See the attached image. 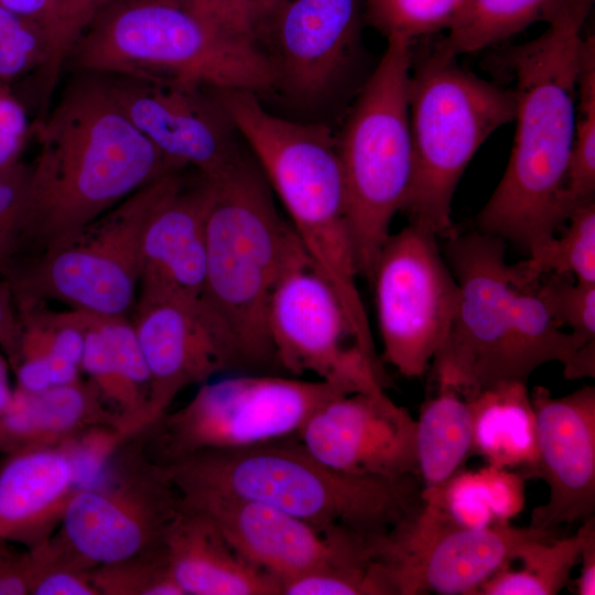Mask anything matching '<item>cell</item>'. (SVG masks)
<instances>
[{"label":"cell","instance_id":"27","mask_svg":"<svg viewBox=\"0 0 595 595\" xmlns=\"http://www.w3.org/2000/svg\"><path fill=\"white\" fill-rule=\"evenodd\" d=\"M435 388L415 420V462L422 497L441 489L472 454V415L466 397L446 383L435 382Z\"/></svg>","mask_w":595,"mask_h":595},{"label":"cell","instance_id":"31","mask_svg":"<svg viewBox=\"0 0 595 595\" xmlns=\"http://www.w3.org/2000/svg\"><path fill=\"white\" fill-rule=\"evenodd\" d=\"M566 223L562 236H553L517 263L527 278L552 273L595 283V199L577 206Z\"/></svg>","mask_w":595,"mask_h":595},{"label":"cell","instance_id":"1","mask_svg":"<svg viewBox=\"0 0 595 595\" xmlns=\"http://www.w3.org/2000/svg\"><path fill=\"white\" fill-rule=\"evenodd\" d=\"M71 75L32 125L39 152L30 164L8 279L18 268L69 245L145 184L183 170L134 128L97 74Z\"/></svg>","mask_w":595,"mask_h":595},{"label":"cell","instance_id":"4","mask_svg":"<svg viewBox=\"0 0 595 595\" xmlns=\"http://www.w3.org/2000/svg\"><path fill=\"white\" fill-rule=\"evenodd\" d=\"M206 273L201 303L228 353L231 369L278 366L268 332V310L284 270L304 253L273 203L257 161L244 153L209 177Z\"/></svg>","mask_w":595,"mask_h":595},{"label":"cell","instance_id":"44","mask_svg":"<svg viewBox=\"0 0 595 595\" xmlns=\"http://www.w3.org/2000/svg\"><path fill=\"white\" fill-rule=\"evenodd\" d=\"M9 363L0 349V411L10 402L14 388L9 382Z\"/></svg>","mask_w":595,"mask_h":595},{"label":"cell","instance_id":"15","mask_svg":"<svg viewBox=\"0 0 595 595\" xmlns=\"http://www.w3.org/2000/svg\"><path fill=\"white\" fill-rule=\"evenodd\" d=\"M268 332L277 365L289 374L312 372L346 393L385 390L381 365L360 349L337 295L305 253L274 285Z\"/></svg>","mask_w":595,"mask_h":595},{"label":"cell","instance_id":"35","mask_svg":"<svg viewBox=\"0 0 595 595\" xmlns=\"http://www.w3.org/2000/svg\"><path fill=\"white\" fill-rule=\"evenodd\" d=\"M48 50L43 26L0 4V82L12 85L36 74Z\"/></svg>","mask_w":595,"mask_h":595},{"label":"cell","instance_id":"32","mask_svg":"<svg viewBox=\"0 0 595 595\" xmlns=\"http://www.w3.org/2000/svg\"><path fill=\"white\" fill-rule=\"evenodd\" d=\"M109 0H53V26L45 65L29 79L39 112L50 107L67 58L95 15Z\"/></svg>","mask_w":595,"mask_h":595},{"label":"cell","instance_id":"17","mask_svg":"<svg viewBox=\"0 0 595 595\" xmlns=\"http://www.w3.org/2000/svg\"><path fill=\"white\" fill-rule=\"evenodd\" d=\"M208 515L251 563L282 583L335 565L372 562L371 537L342 527H323L272 506L214 490L178 493Z\"/></svg>","mask_w":595,"mask_h":595},{"label":"cell","instance_id":"41","mask_svg":"<svg viewBox=\"0 0 595 595\" xmlns=\"http://www.w3.org/2000/svg\"><path fill=\"white\" fill-rule=\"evenodd\" d=\"M10 542L0 541V595L31 594L34 562L30 550L19 553Z\"/></svg>","mask_w":595,"mask_h":595},{"label":"cell","instance_id":"5","mask_svg":"<svg viewBox=\"0 0 595 595\" xmlns=\"http://www.w3.org/2000/svg\"><path fill=\"white\" fill-rule=\"evenodd\" d=\"M215 94L283 204L311 266L337 295L358 346L378 361L357 285L336 138L325 126L268 112L253 91L215 89Z\"/></svg>","mask_w":595,"mask_h":595},{"label":"cell","instance_id":"39","mask_svg":"<svg viewBox=\"0 0 595 595\" xmlns=\"http://www.w3.org/2000/svg\"><path fill=\"white\" fill-rule=\"evenodd\" d=\"M32 125L25 104L13 86L0 82V166L21 160Z\"/></svg>","mask_w":595,"mask_h":595},{"label":"cell","instance_id":"43","mask_svg":"<svg viewBox=\"0 0 595 595\" xmlns=\"http://www.w3.org/2000/svg\"><path fill=\"white\" fill-rule=\"evenodd\" d=\"M0 4L43 26L48 34L51 45L53 0H0Z\"/></svg>","mask_w":595,"mask_h":595},{"label":"cell","instance_id":"38","mask_svg":"<svg viewBox=\"0 0 595 595\" xmlns=\"http://www.w3.org/2000/svg\"><path fill=\"white\" fill-rule=\"evenodd\" d=\"M31 166L21 160L0 166V278L8 279L24 210Z\"/></svg>","mask_w":595,"mask_h":595},{"label":"cell","instance_id":"21","mask_svg":"<svg viewBox=\"0 0 595 595\" xmlns=\"http://www.w3.org/2000/svg\"><path fill=\"white\" fill-rule=\"evenodd\" d=\"M537 422L536 477L549 486L530 527L554 531L595 512V388L554 397L542 386L530 392Z\"/></svg>","mask_w":595,"mask_h":595},{"label":"cell","instance_id":"20","mask_svg":"<svg viewBox=\"0 0 595 595\" xmlns=\"http://www.w3.org/2000/svg\"><path fill=\"white\" fill-rule=\"evenodd\" d=\"M364 0H274L256 23V44L279 85L299 97L327 88L351 57Z\"/></svg>","mask_w":595,"mask_h":595},{"label":"cell","instance_id":"25","mask_svg":"<svg viewBox=\"0 0 595 595\" xmlns=\"http://www.w3.org/2000/svg\"><path fill=\"white\" fill-rule=\"evenodd\" d=\"M100 426L123 428V420L91 380L40 392L14 388L0 411V455L58 445Z\"/></svg>","mask_w":595,"mask_h":595},{"label":"cell","instance_id":"23","mask_svg":"<svg viewBox=\"0 0 595 595\" xmlns=\"http://www.w3.org/2000/svg\"><path fill=\"white\" fill-rule=\"evenodd\" d=\"M210 191V178L197 172L156 208L142 239L140 289L201 301Z\"/></svg>","mask_w":595,"mask_h":595},{"label":"cell","instance_id":"7","mask_svg":"<svg viewBox=\"0 0 595 595\" xmlns=\"http://www.w3.org/2000/svg\"><path fill=\"white\" fill-rule=\"evenodd\" d=\"M66 67L256 94L275 86L256 44L224 31L187 0H109L74 45Z\"/></svg>","mask_w":595,"mask_h":595},{"label":"cell","instance_id":"2","mask_svg":"<svg viewBox=\"0 0 595 595\" xmlns=\"http://www.w3.org/2000/svg\"><path fill=\"white\" fill-rule=\"evenodd\" d=\"M594 0H561L538 37L501 56L512 75L516 133L506 171L476 217L477 230L528 255L566 220L563 188L575 129L583 28Z\"/></svg>","mask_w":595,"mask_h":595},{"label":"cell","instance_id":"9","mask_svg":"<svg viewBox=\"0 0 595 595\" xmlns=\"http://www.w3.org/2000/svg\"><path fill=\"white\" fill-rule=\"evenodd\" d=\"M411 45L400 37L387 39L378 65L336 138L357 269L369 283L412 181Z\"/></svg>","mask_w":595,"mask_h":595},{"label":"cell","instance_id":"28","mask_svg":"<svg viewBox=\"0 0 595 595\" xmlns=\"http://www.w3.org/2000/svg\"><path fill=\"white\" fill-rule=\"evenodd\" d=\"M577 562L576 534L562 539L555 533L534 537L518 544L475 595H556L569 583Z\"/></svg>","mask_w":595,"mask_h":595},{"label":"cell","instance_id":"45","mask_svg":"<svg viewBox=\"0 0 595 595\" xmlns=\"http://www.w3.org/2000/svg\"><path fill=\"white\" fill-rule=\"evenodd\" d=\"M273 1L274 0H255L256 10H257V19L260 14H262L266 10H268L271 7Z\"/></svg>","mask_w":595,"mask_h":595},{"label":"cell","instance_id":"40","mask_svg":"<svg viewBox=\"0 0 595 595\" xmlns=\"http://www.w3.org/2000/svg\"><path fill=\"white\" fill-rule=\"evenodd\" d=\"M187 1L224 31L256 44L257 10L255 0Z\"/></svg>","mask_w":595,"mask_h":595},{"label":"cell","instance_id":"26","mask_svg":"<svg viewBox=\"0 0 595 595\" xmlns=\"http://www.w3.org/2000/svg\"><path fill=\"white\" fill-rule=\"evenodd\" d=\"M472 415V454L487 465L536 476L537 422L528 382L501 381L466 397Z\"/></svg>","mask_w":595,"mask_h":595},{"label":"cell","instance_id":"16","mask_svg":"<svg viewBox=\"0 0 595 595\" xmlns=\"http://www.w3.org/2000/svg\"><path fill=\"white\" fill-rule=\"evenodd\" d=\"M97 75L126 118L176 165L216 177L241 156L237 130L213 87L174 77Z\"/></svg>","mask_w":595,"mask_h":595},{"label":"cell","instance_id":"3","mask_svg":"<svg viewBox=\"0 0 595 595\" xmlns=\"http://www.w3.org/2000/svg\"><path fill=\"white\" fill-rule=\"evenodd\" d=\"M446 262L459 295L448 336L431 367L434 382L465 397L501 381L528 382L540 366L559 361L573 380L589 368L595 348L584 346L552 318L506 241L478 230L447 237Z\"/></svg>","mask_w":595,"mask_h":595},{"label":"cell","instance_id":"6","mask_svg":"<svg viewBox=\"0 0 595 595\" xmlns=\"http://www.w3.org/2000/svg\"><path fill=\"white\" fill-rule=\"evenodd\" d=\"M178 493L214 490L262 502L307 522L379 536L422 506L419 476L383 478L329 468L298 436L205 451L165 465Z\"/></svg>","mask_w":595,"mask_h":595},{"label":"cell","instance_id":"12","mask_svg":"<svg viewBox=\"0 0 595 595\" xmlns=\"http://www.w3.org/2000/svg\"><path fill=\"white\" fill-rule=\"evenodd\" d=\"M113 458L73 495L51 537L65 556L87 569L159 550L180 506L167 470L148 458L136 437Z\"/></svg>","mask_w":595,"mask_h":595},{"label":"cell","instance_id":"42","mask_svg":"<svg viewBox=\"0 0 595 595\" xmlns=\"http://www.w3.org/2000/svg\"><path fill=\"white\" fill-rule=\"evenodd\" d=\"M578 539L580 574L575 580V594H595V517L581 522L576 533Z\"/></svg>","mask_w":595,"mask_h":595},{"label":"cell","instance_id":"36","mask_svg":"<svg viewBox=\"0 0 595 595\" xmlns=\"http://www.w3.org/2000/svg\"><path fill=\"white\" fill-rule=\"evenodd\" d=\"M281 595H393L381 565H335L293 577L281 585Z\"/></svg>","mask_w":595,"mask_h":595},{"label":"cell","instance_id":"33","mask_svg":"<svg viewBox=\"0 0 595 595\" xmlns=\"http://www.w3.org/2000/svg\"><path fill=\"white\" fill-rule=\"evenodd\" d=\"M464 0H364L366 21L386 39L413 40L448 30Z\"/></svg>","mask_w":595,"mask_h":595},{"label":"cell","instance_id":"22","mask_svg":"<svg viewBox=\"0 0 595 595\" xmlns=\"http://www.w3.org/2000/svg\"><path fill=\"white\" fill-rule=\"evenodd\" d=\"M132 324L149 374V425L184 388L230 370L226 347L201 301L140 289Z\"/></svg>","mask_w":595,"mask_h":595},{"label":"cell","instance_id":"30","mask_svg":"<svg viewBox=\"0 0 595 595\" xmlns=\"http://www.w3.org/2000/svg\"><path fill=\"white\" fill-rule=\"evenodd\" d=\"M595 199V39L584 36L576 79L575 129L567 165L563 206L567 217Z\"/></svg>","mask_w":595,"mask_h":595},{"label":"cell","instance_id":"14","mask_svg":"<svg viewBox=\"0 0 595 595\" xmlns=\"http://www.w3.org/2000/svg\"><path fill=\"white\" fill-rule=\"evenodd\" d=\"M549 533L554 532L510 522L462 527L423 500L413 515L374 536L371 544L393 595H475L518 544Z\"/></svg>","mask_w":595,"mask_h":595},{"label":"cell","instance_id":"34","mask_svg":"<svg viewBox=\"0 0 595 595\" xmlns=\"http://www.w3.org/2000/svg\"><path fill=\"white\" fill-rule=\"evenodd\" d=\"M90 578L99 595H184L170 571L162 547L91 567Z\"/></svg>","mask_w":595,"mask_h":595},{"label":"cell","instance_id":"19","mask_svg":"<svg viewBox=\"0 0 595 595\" xmlns=\"http://www.w3.org/2000/svg\"><path fill=\"white\" fill-rule=\"evenodd\" d=\"M415 419L383 391L337 394L306 420L298 439L321 463L359 476H418Z\"/></svg>","mask_w":595,"mask_h":595},{"label":"cell","instance_id":"37","mask_svg":"<svg viewBox=\"0 0 595 595\" xmlns=\"http://www.w3.org/2000/svg\"><path fill=\"white\" fill-rule=\"evenodd\" d=\"M538 291L560 327H567L584 346L595 347V283L549 273L540 277Z\"/></svg>","mask_w":595,"mask_h":595},{"label":"cell","instance_id":"18","mask_svg":"<svg viewBox=\"0 0 595 595\" xmlns=\"http://www.w3.org/2000/svg\"><path fill=\"white\" fill-rule=\"evenodd\" d=\"M118 447L106 428L0 463V541L32 548L53 536L73 495L93 483Z\"/></svg>","mask_w":595,"mask_h":595},{"label":"cell","instance_id":"8","mask_svg":"<svg viewBox=\"0 0 595 595\" xmlns=\"http://www.w3.org/2000/svg\"><path fill=\"white\" fill-rule=\"evenodd\" d=\"M408 106L413 173L402 210L410 221L448 237L459 178L485 140L515 120L516 96L461 67L437 42L411 62Z\"/></svg>","mask_w":595,"mask_h":595},{"label":"cell","instance_id":"13","mask_svg":"<svg viewBox=\"0 0 595 595\" xmlns=\"http://www.w3.org/2000/svg\"><path fill=\"white\" fill-rule=\"evenodd\" d=\"M436 238L409 221L388 237L370 281L383 360L405 378L431 368L457 309L459 289Z\"/></svg>","mask_w":595,"mask_h":595},{"label":"cell","instance_id":"29","mask_svg":"<svg viewBox=\"0 0 595 595\" xmlns=\"http://www.w3.org/2000/svg\"><path fill=\"white\" fill-rule=\"evenodd\" d=\"M561 0H464L439 43L454 55L473 53L548 21Z\"/></svg>","mask_w":595,"mask_h":595},{"label":"cell","instance_id":"11","mask_svg":"<svg viewBox=\"0 0 595 595\" xmlns=\"http://www.w3.org/2000/svg\"><path fill=\"white\" fill-rule=\"evenodd\" d=\"M346 393L322 380L252 374L203 385L182 408L165 412L136 437L165 466L190 455L298 436L310 415Z\"/></svg>","mask_w":595,"mask_h":595},{"label":"cell","instance_id":"24","mask_svg":"<svg viewBox=\"0 0 595 595\" xmlns=\"http://www.w3.org/2000/svg\"><path fill=\"white\" fill-rule=\"evenodd\" d=\"M162 549L184 595H281L273 576L244 556L208 515L181 498Z\"/></svg>","mask_w":595,"mask_h":595},{"label":"cell","instance_id":"10","mask_svg":"<svg viewBox=\"0 0 595 595\" xmlns=\"http://www.w3.org/2000/svg\"><path fill=\"white\" fill-rule=\"evenodd\" d=\"M185 170L151 181L69 245L18 268L8 279L17 309L53 300L72 310L127 316L137 300L145 228L156 208L184 183Z\"/></svg>","mask_w":595,"mask_h":595}]
</instances>
